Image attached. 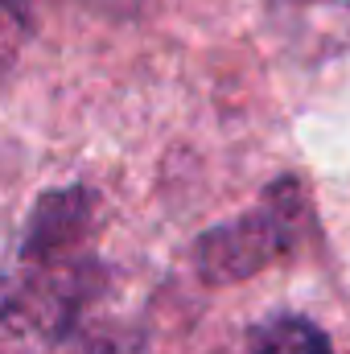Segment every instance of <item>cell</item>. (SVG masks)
<instances>
[{
    "label": "cell",
    "instance_id": "2",
    "mask_svg": "<svg viewBox=\"0 0 350 354\" xmlns=\"http://www.w3.org/2000/svg\"><path fill=\"white\" fill-rule=\"evenodd\" d=\"M248 354H334L326 334L301 317H276L256 330V342Z\"/></svg>",
    "mask_w": 350,
    "mask_h": 354
},
{
    "label": "cell",
    "instance_id": "1",
    "mask_svg": "<svg viewBox=\"0 0 350 354\" xmlns=\"http://www.w3.org/2000/svg\"><path fill=\"white\" fill-rule=\"evenodd\" d=\"M309 223V194L301 177H280L260 194V202L194 239V272L206 284H239L288 256Z\"/></svg>",
    "mask_w": 350,
    "mask_h": 354
}]
</instances>
